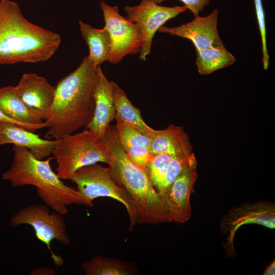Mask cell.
Returning a JSON list of instances; mask_svg holds the SVG:
<instances>
[{
	"label": "cell",
	"mask_w": 275,
	"mask_h": 275,
	"mask_svg": "<svg viewBox=\"0 0 275 275\" xmlns=\"http://www.w3.org/2000/svg\"><path fill=\"white\" fill-rule=\"evenodd\" d=\"M99 66L86 56L76 69L59 80L45 138L58 140L85 127L95 109L92 95Z\"/></svg>",
	"instance_id": "6da1fadb"
},
{
	"label": "cell",
	"mask_w": 275,
	"mask_h": 275,
	"mask_svg": "<svg viewBox=\"0 0 275 275\" xmlns=\"http://www.w3.org/2000/svg\"><path fill=\"white\" fill-rule=\"evenodd\" d=\"M61 42L59 34L29 21L16 2L0 0V64L47 61Z\"/></svg>",
	"instance_id": "7a4b0ae2"
},
{
	"label": "cell",
	"mask_w": 275,
	"mask_h": 275,
	"mask_svg": "<svg viewBox=\"0 0 275 275\" xmlns=\"http://www.w3.org/2000/svg\"><path fill=\"white\" fill-rule=\"evenodd\" d=\"M108 152V168L114 180L133 199L138 224L156 225L172 222L164 199L150 182L146 171L127 156L114 130L102 138Z\"/></svg>",
	"instance_id": "3957f363"
},
{
	"label": "cell",
	"mask_w": 275,
	"mask_h": 275,
	"mask_svg": "<svg viewBox=\"0 0 275 275\" xmlns=\"http://www.w3.org/2000/svg\"><path fill=\"white\" fill-rule=\"evenodd\" d=\"M13 159L11 168L3 178L14 187L32 185L36 187L38 196L48 206L62 215L68 212L71 204L91 205L76 189L65 185L52 169L50 161L36 157L27 148L13 145Z\"/></svg>",
	"instance_id": "277c9868"
},
{
	"label": "cell",
	"mask_w": 275,
	"mask_h": 275,
	"mask_svg": "<svg viewBox=\"0 0 275 275\" xmlns=\"http://www.w3.org/2000/svg\"><path fill=\"white\" fill-rule=\"evenodd\" d=\"M52 154L56 160V173L63 180H71L78 169L98 162L109 163L110 158L102 140L85 129L57 140Z\"/></svg>",
	"instance_id": "5b68a950"
},
{
	"label": "cell",
	"mask_w": 275,
	"mask_h": 275,
	"mask_svg": "<svg viewBox=\"0 0 275 275\" xmlns=\"http://www.w3.org/2000/svg\"><path fill=\"white\" fill-rule=\"evenodd\" d=\"M71 180L74 182L77 190L91 205L99 197H109L122 204L126 209L129 221V230L137 224L134 202L129 193L119 185L112 177L108 167L96 163L77 170Z\"/></svg>",
	"instance_id": "8992f818"
},
{
	"label": "cell",
	"mask_w": 275,
	"mask_h": 275,
	"mask_svg": "<svg viewBox=\"0 0 275 275\" xmlns=\"http://www.w3.org/2000/svg\"><path fill=\"white\" fill-rule=\"evenodd\" d=\"M22 224L32 226L36 237L49 251L50 257L57 267L62 266L64 263L63 258L53 252L50 244L53 239L64 245L70 243L63 215L55 211L50 212L47 206L32 204L22 208L11 217V225L13 227Z\"/></svg>",
	"instance_id": "52a82bcc"
},
{
	"label": "cell",
	"mask_w": 275,
	"mask_h": 275,
	"mask_svg": "<svg viewBox=\"0 0 275 275\" xmlns=\"http://www.w3.org/2000/svg\"><path fill=\"white\" fill-rule=\"evenodd\" d=\"M100 6L103 12L104 26L111 40L108 61L121 62L124 57L140 52L142 43L141 34L136 23L121 15L117 6H111L103 1Z\"/></svg>",
	"instance_id": "ba28073f"
},
{
	"label": "cell",
	"mask_w": 275,
	"mask_h": 275,
	"mask_svg": "<svg viewBox=\"0 0 275 275\" xmlns=\"http://www.w3.org/2000/svg\"><path fill=\"white\" fill-rule=\"evenodd\" d=\"M186 10L184 6H162L152 0H142L136 6L124 7L127 18L136 24L141 34L140 59L146 60L147 56L150 53L153 38L159 29L167 21Z\"/></svg>",
	"instance_id": "9c48e42d"
},
{
	"label": "cell",
	"mask_w": 275,
	"mask_h": 275,
	"mask_svg": "<svg viewBox=\"0 0 275 275\" xmlns=\"http://www.w3.org/2000/svg\"><path fill=\"white\" fill-rule=\"evenodd\" d=\"M255 224L269 229L275 228L274 205L268 202L244 204L230 210L222 219L221 228L227 234V248H233L238 229L245 224Z\"/></svg>",
	"instance_id": "30bf717a"
},
{
	"label": "cell",
	"mask_w": 275,
	"mask_h": 275,
	"mask_svg": "<svg viewBox=\"0 0 275 275\" xmlns=\"http://www.w3.org/2000/svg\"><path fill=\"white\" fill-rule=\"evenodd\" d=\"M218 10L214 9L209 15L199 16L179 26H162L158 32L182 37L191 41L196 50L224 45L218 33Z\"/></svg>",
	"instance_id": "8fae6325"
},
{
	"label": "cell",
	"mask_w": 275,
	"mask_h": 275,
	"mask_svg": "<svg viewBox=\"0 0 275 275\" xmlns=\"http://www.w3.org/2000/svg\"><path fill=\"white\" fill-rule=\"evenodd\" d=\"M197 162L183 171L162 194L171 221L184 223L191 215L190 196L197 178Z\"/></svg>",
	"instance_id": "7c38bea8"
},
{
	"label": "cell",
	"mask_w": 275,
	"mask_h": 275,
	"mask_svg": "<svg viewBox=\"0 0 275 275\" xmlns=\"http://www.w3.org/2000/svg\"><path fill=\"white\" fill-rule=\"evenodd\" d=\"M16 93L31 109L45 121L48 118L55 95V88L35 72L24 73L14 87Z\"/></svg>",
	"instance_id": "4fadbf2b"
},
{
	"label": "cell",
	"mask_w": 275,
	"mask_h": 275,
	"mask_svg": "<svg viewBox=\"0 0 275 275\" xmlns=\"http://www.w3.org/2000/svg\"><path fill=\"white\" fill-rule=\"evenodd\" d=\"M92 95L95 109L91 121L85 126L99 138L104 135L109 124L115 119L112 81H109L98 67Z\"/></svg>",
	"instance_id": "5bb4252c"
},
{
	"label": "cell",
	"mask_w": 275,
	"mask_h": 275,
	"mask_svg": "<svg viewBox=\"0 0 275 275\" xmlns=\"http://www.w3.org/2000/svg\"><path fill=\"white\" fill-rule=\"evenodd\" d=\"M57 140L42 139L19 125L0 122V146L12 144L27 148L36 157L44 159L52 154Z\"/></svg>",
	"instance_id": "9a60e30c"
},
{
	"label": "cell",
	"mask_w": 275,
	"mask_h": 275,
	"mask_svg": "<svg viewBox=\"0 0 275 275\" xmlns=\"http://www.w3.org/2000/svg\"><path fill=\"white\" fill-rule=\"evenodd\" d=\"M0 111L32 132L46 127L41 116L18 96L14 86L0 88Z\"/></svg>",
	"instance_id": "2e32d148"
},
{
	"label": "cell",
	"mask_w": 275,
	"mask_h": 275,
	"mask_svg": "<svg viewBox=\"0 0 275 275\" xmlns=\"http://www.w3.org/2000/svg\"><path fill=\"white\" fill-rule=\"evenodd\" d=\"M151 138L152 154L167 153L174 156L193 151L188 135L181 126L170 124L164 129L156 130Z\"/></svg>",
	"instance_id": "e0dca14e"
},
{
	"label": "cell",
	"mask_w": 275,
	"mask_h": 275,
	"mask_svg": "<svg viewBox=\"0 0 275 275\" xmlns=\"http://www.w3.org/2000/svg\"><path fill=\"white\" fill-rule=\"evenodd\" d=\"M115 119L117 122L126 123L137 128L151 137L156 130L150 127L143 120L140 110L128 99L125 92L112 81Z\"/></svg>",
	"instance_id": "ac0fdd59"
},
{
	"label": "cell",
	"mask_w": 275,
	"mask_h": 275,
	"mask_svg": "<svg viewBox=\"0 0 275 275\" xmlns=\"http://www.w3.org/2000/svg\"><path fill=\"white\" fill-rule=\"evenodd\" d=\"M81 36L89 47L88 56L97 66L108 60L111 50V40L108 31L103 27L96 29L79 21Z\"/></svg>",
	"instance_id": "d6986e66"
},
{
	"label": "cell",
	"mask_w": 275,
	"mask_h": 275,
	"mask_svg": "<svg viewBox=\"0 0 275 275\" xmlns=\"http://www.w3.org/2000/svg\"><path fill=\"white\" fill-rule=\"evenodd\" d=\"M196 65L199 73L208 75L234 63L236 58L224 45L196 50Z\"/></svg>",
	"instance_id": "ffe728a7"
},
{
	"label": "cell",
	"mask_w": 275,
	"mask_h": 275,
	"mask_svg": "<svg viewBox=\"0 0 275 275\" xmlns=\"http://www.w3.org/2000/svg\"><path fill=\"white\" fill-rule=\"evenodd\" d=\"M81 268L86 275H131L136 270L131 263L102 256L84 262Z\"/></svg>",
	"instance_id": "44dd1931"
},
{
	"label": "cell",
	"mask_w": 275,
	"mask_h": 275,
	"mask_svg": "<svg viewBox=\"0 0 275 275\" xmlns=\"http://www.w3.org/2000/svg\"><path fill=\"white\" fill-rule=\"evenodd\" d=\"M118 139L123 149L133 146H142L150 150L151 138L129 124L117 122L115 126Z\"/></svg>",
	"instance_id": "7402d4cb"
},
{
	"label": "cell",
	"mask_w": 275,
	"mask_h": 275,
	"mask_svg": "<svg viewBox=\"0 0 275 275\" xmlns=\"http://www.w3.org/2000/svg\"><path fill=\"white\" fill-rule=\"evenodd\" d=\"M196 161L193 151L173 156L169 164L163 183L158 191L161 194H163L183 171Z\"/></svg>",
	"instance_id": "603a6c76"
},
{
	"label": "cell",
	"mask_w": 275,
	"mask_h": 275,
	"mask_svg": "<svg viewBox=\"0 0 275 275\" xmlns=\"http://www.w3.org/2000/svg\"><path fill=\"white\" fill-rule=\"evenodd\" d=\"M173 156L167 153L153 154L146 169L149 180L158 191L161 187L169 164Z\"/></svg>",
	"instance_id": "cb8c5ba5"
},
{
	"label": "cell",
	"mask_w": 275,
	"mask_h": 275,
	"mask_svg": "<svg viewBox=\"0 0 275 275\" xmlns=\"http://www.w3.org/2000/svg\"><path fill=\"white\" fill-rule=\"evenodd\" d=\"M254 1L261 39L263 66L264 69L267 70L269 66V56L267 48L266 30L262 2V0Z\"/></svg>",
	"instance_id": "d4e9b609"
},
{
	"label": "cell",
	"mask_w": 275,
	"mask_h": 275,
	"mask_svg": "<svg viewBox=\"0 0 275 275\" xmlns=\"http://www.w3.org/2000/svg\"><path fill=\"white\" fill-rule=\"evenodd\" d=\"M123 150L133 163L145 171L153 155L149 149L142 146H131Z\"/></svg>",
	"instance_id": "484cf974"
},
{
	"label": "cell",
	"mask_w": 275,
	"mask_h": 275,
	"mask_svg": "<svg viewBox=\"0 0 275 275\" xmlns=\"http://www.w3.org/2000/svg\"><path fill=\"white\" fill-rule=\"evenodd\" d=\"M157 4L167 0H152ZM184 4V6L188 9L195 15L199 16L200 12H202L204 8L207 6L210 0H179Z\"/></svg>",
	"instance_id": "4316f807"
},
{
	"label": "cell",
	"mask_w": 275,
	"mask_h": 275,
	"mask_svg": "<svg viewBox=\"0 0 275 275\" xmlns=\"http://www.w3.org/2000/svg\"><path fill=\"white\" fill-rule=\"evenodd\" d=\"M31 275H54L56 271L50 268L40 267L34 269L31 272Z\"/></svg>",
	"instance_id": "83f0119b"
},
{
	"label": "cell",
	"mask_w": 275,
	"mask_h": 275,
	"mask_svg": "<svg viewBox=\"0 0 275 275\" xmlns=\"http://www.w3.org/2000/svg\"><path fill=\"white\" fill-rule=\"evenodd\" d=\"M0 122L12 123L19 125L25 128V127L22 124L8 117L7 115H6L1 111H0Z\"/></svg>",
	"instance_id": "f1b7e54d"
},
{
	"label": "cell",
	"mask_w": 275,
	"mask_h": 275,
	"mask_svg": "<svg viewBox=\"0 0 275 275\" xmlns=\"http://www.w3.org/2000/svg\"><path fill=\"white\" fill-rule=\"evenodd\" d=\"M264 275H274L275 274V261L273 260L264 271Z\"/></svg>",
	"instance_id": "f546056e"
}]
</instances>
